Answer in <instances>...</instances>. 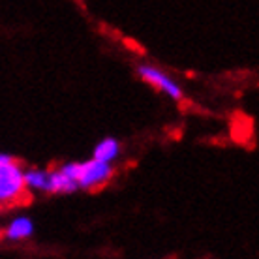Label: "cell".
Here are the masks:
<instances>
[{"label": "cell", "instance_id": "cell-9", "mask_svg": "<svg viewBox=\"0 0 259 259\" xmlns=\"http://www.w3.org/2000/svg\"><path fill=\"white\" fill-rule=\"evenodd\" d=\"M0 237H2V231H0Z\"/></svg>", "mask_w": 259, "mask_h": 259}, {"label": "cell", "instance_id": "cell-7", "mask_svg": "<svg viewBox=\"0 0 259 259\" xmlns=\"http://www.w3.org/2000/svg\"><path fill=\"white\" fill-rule=\"evenodd\" d=\"M47 179H49V171L44 169H30L25 171V184L30 190H44L47 192Z\"/></svg>", "mask_w": 259, "mask_h": 259}, {"label": "cell", "instance_id": "cell-8", "mask_svg": "<svg viewBox=\"0 0 259 259\" xmlns=\"http://www.w3.org/2000/svg\"><path fill=\"white\" fill-rule=\"evenodd\" d=\"M13 158L12 156H8V154H0V167H2V165H6L8 162H12Z\"/></svg>", "mask_w": 259, "mask_h": 259}, {"label": "cell", "instance_id": "cell-3", "mask_svg": "<svg viewBox=\"0 0 259 259\" xmlns=\"http://www.w3.org/2000/svg\"><path fill=\"white\" fill-rule=\"evenodd\" d=\"M139 75H141L149 84H152L154 89L163 91L165 94H169L173 100H181L182 98L181 87H179L175 81H171L165 73H162V71L152 68V66H141V68H139Z\"/></svg>", "mask_w": 259, "mask_h": 259}, {"label": "cell", "instance_id": "cell-4", "mask_svg": "<svg viewBox=\"0 0 259 259\" xmlns=\"http://www.w3.org/2000/svg\"><path fill=\"white\" fill-rule=\"evenodd\" d=\"M79 186L77 182L70 179L62 169H53L49 171V179H47V192L51 194H71L75 192Z\"/></svg>", "mask_w": 259, "mask_h": 259}, {"label": "cell", "instance_id": "cell-5", "mask_svg": "<svg viewBox=\"0 0 259 259\" xmlns=\"http://www.w3.org/2000/svg\"><path fill=\"white\" fill-rule=\"evenodd\" d=\"M118 150H120V147H118L117 139L107 137V139H104V141H100L96 145V149H94V156H92V158H96V160H100V162H109L111 163L118 156Z\"/></svg>", "mask_w": 259, "mask_h": 259}, {"label": "cell", "instance_id": "cell-1", "mask_svg": "<svg viewBox=\"0 0 259 259\" xmlns=\"http://www.w3.org/2000/svg\"><path fill=\"white\" fill-rule=\"evenodd\" d=\"M60 169H62L70 179H73V181L77 182L79 188H84V190L104 186L105 182L111 179V175H113L111 163L100 162L96 158H92V160H89V162H84V163H81V162L64 163Z\"/></svg>", "mask_w": 259, "mask_h": 259}, {"label": "cell", "instance_id": "cell-2", "mask_svg": "<svg viewBox=\"0 0 259 259\" xmlns=\"http://www.w3.org/2000/svg\"><path fill=\"white\" fill-rule=\"evenodd\" d=\"M23 201H26L25 171L19 162L12 160L0 167V205L13 207Z\"/></svg>", "mask_w": 259, "mask_h": 259}, {"label": "cell", "instance_id": "cell-6", "mask_svg": "<svg viewBox=\"0 0 259 259\" xmlns=\"http://www.w3.org/2000/svg\"><path fill=\"white\" fill-rule=\"evenodd\" d=\"M34 231V226L32 222L28 220V218H17V220H13L10 224V227L6 229V237L10 240H23L26 237H30Z\"/></svg>", "mask_w": 259, "mask_h": 259}]
</instances>
